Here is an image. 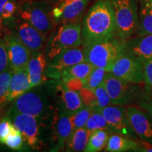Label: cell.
I'll use <instances>...</instances> for the list:
<instances>
[{"label":"cell","mask_w":152,"mask_h":152,"mask_svg":"<svg viewBox=\"0 0 152 152\" xmlns=\"http://www.w3.org/2000/svg\"><path fill=\"white\" fill-rule=\"evenodd\" d=\"M115 35L116 23L111 0H99L92 6L83 20L82 45L87 48L111 39Z\"/></svg>","instance_id":"cell-1"},{"label":"cell","mask_w":152,"mask_h":152,"mask_svg":"<svg viewBox=\"0 0 152 152\" xmlns=\"http://www.w3.org/2000/svg\"><path fill=\"white\" fill-rule=\"evenodd\" d=\"M125 41L115 37L85 48L86 49V61L95 67L103 68L111 72L114 63L125 53Z\"/></svg>","instance_id":"cell-2"},{"label":"cell","mask_w":152,"mask_h":152,"mask_svg":"<svg viewBox=\"0 0 152 152\" xmlns=\"http://www.w3.org/2000/svg\"><path fill=\"white\" fill-rule=\"evenodd\" d=\"M82 26L77 21L64 23L53 32L46 49L47 59L51 61L64 50L82 45Z\"/></svg>","instance_id":"cell-3"},{"label":"cell","mask_w":152,"mask_h":152,"mask_svg":"<svg viewBox=\"0 0 152 152\" xmlns=\"http://www.w3.org/2000/svg\"><path fill=\"white\" fill-rule=\"evenodd\" d=\"M115 13L117 35L126 41L137 34L139 15L136 0H111Z\"/></svg>","instance_id":"cell-4"},{"label":"cell","mask_w":152,"mask_h":152,"mask_svg":"<svg viewBox=\"0 0 152 152\" xmlns=\"http://www.w3.org/2000/svg\"><path fill=\"white\" fill-rule=\"evenodd\" d=\"M17 12L20 19L28 23L47 36L53 28L52 11L45 1H26L18 4Z\"/></svg>","instance_id":"cell-5"},{"label":"cell","mask_w":152,"mask_h":152,"mask_svg":"<svg viewBox=\"0 0 152 152\" xmlns=\"http://www.w3.org/2000/svg\"><path fill=\"white\" fill-rule=\"evenodd\" d=\"M104 84L109 93L112 104L125 106L138 99L142 91L139 84L129 83L119 78L111 72H108Z\"/></svg>","instance_id":"cell-6"},{"label":"cell","mask_w":152,"mask_h":152,"mask_svg":"<svg viewBox=\"0 0 152 152\" xmlns=\"http://www.w3.org/2000/svg\"><path fill=\"white\" fill-rule=\"evenodd\" d=\"M144 64L132 55L124 53L114 63L111 73L134 84L144 83Z\"/></svg>","instance_id":"cell-7"},{"label":"cell","mask_w":152,"mask_h":152,"mask_svg":"<svg viewBox=\"0 0 152 152\" xmlns=\"http://www.w3.org/2000/svg\"><path fill=\"white\" fill-rule=\"evenodd\" d=\"M83 61H86V49L84 47L68 49L49 61L46 68V76L60 79L64 68Z\"/></svg>","instance_id":"cell-8"},{"label":"cell","mask_w":152,"mask_h":152,"mask_svg":"<svg viewBox=\"0 0 152 152\" xmlns=\"http://www.w3.org/2000/svg\"><path fill=\"white\" fill-rule=\"evenodd\" d=\"M11 122L21 132L24 141L30 147L37 148L39 140V124L37 117L28 114L8 113Z\"/></svg>","instance_id":"cell-9"},{"label":"cell","mask_w":152,"mask_h":152,"mask_svg":"<svg viewBox=\"0 0 152 152\" xmlns=\"http://www.w3.org/2000/svg\"><path fill=\"white\" fill-rule=\"evenodd\" d=\"M103 113L112 132L128 137L135 138L134 132L127 115L126 108L123 106H109L99 110Z\"/></svg>","instance_id":"cell-10"},{"label":"cell","mask_w":152,"mask_h":152,"mask_svg":"<svg viewBox=\"0 0 152 152\" xmlns=\"http://www.w3.org/2000/svg\"><path fill=\"white\" fill-rule=\"evenodd\" d=\"M4 39L8 52L9 66L13 71L27 68L31 52L15 33L7 34Z\"/></svg>","instance_id":"cell-11"},{"label":"cell","mask_w":152,"mask_h":152,"mask_svg":"<svg viewBox=\"0 0 152 152\" xmlns=\"http://www.w3.org/2000/svg\"><path fill=\"white\" fill-rule=\"evenodd\" d=\"M127 115L137 136L152 144V116L148 112L134 106L126 108Z\"/></svg>","instance_id":"cell-12"},{"label":"cell","mask_w":152,"mask_h":152,"mask_svg":"<svg viewBox=\"0 0 152 152\" xmlns=\"http://www.w3.org/2000/svg\"><path fill=\"white\" fill-rule=\"evenodd\" d=\"M45 111V105L42 99L33 92H26L14 100L8 113L28 114L35 117H40Z\"/></svg>","instance_id":"cell-13"},{"label":"cell","mask_w":152,"mask_h":152,"mask_svg":"<svg viewBox=\"0 0 152 152\" xmlns=\"http://www.w3.org/2000/svg\"><path fill=\"white\" fill-rule=\"evenodd\" d=\"M73 131L71 115L62 111L56 114L52 122V140L55 143L53 151H61Z\"/></svg>","instance_id":"cell-14"},{"label":"cell","mask_w":152,"mask_h":152,"mask_svg":"<svg viewBox=\"0 0 152 152\" xmlns=\"http://www.w3.org/2000/svg\"><path fill=\"white\" fill-rule=\"evenodd\" d=\"M89 0H62L52 11L54 21H73L83 14Z\"/></svg>","instance_id":"cell-15"},{"label":"cell","mask_w":152,"mask_h":152,"mask_svg":"<svg viewBox=\"0 0 152 152\" xmlns=\"http://www.w3.org/2000/svg\"><path fill=\"white\" fill-rule=\"evenodd\" d=\"M15 34L31 53L40 51L46 40V36L22 19L17 24Z\"/></svg>","instance_id":"cell-16"},{"label":"cell","mask_w":152,"mask_h":152,"mask_svg":"<svg viewBox=\"0 0 152 152\" xmlns=\"http://www.w3.org/2000/svg\"><path fill=\"white\" fill-rule=\"evenodd\" d=\"M125 53L131 54L144 64L152 59V35H137L125 41Z\"/></svg>","instance_id":"cell-17"},{"label":"cell","mask_w":152,"mask_h":152,"mask_svg":"<svg viewBox=\"0 0 152 152\" xmlns=\"http://www.w3.org/2000/svg\"><path fill=\"white\" fill-rule=\"evenodd\" d=\"M47 59L44 54L33 52L28 61L27 69L32 87L42 84L46 81Z\"/></svg>","instance_id":"cell-18"},{"label":"cell","mask_w":152,"mask_h":152,"mask_svg":"<svg viewBox=\"0 0 152 152\" xmlns=\"http://www.w3.org/2000/svg\"><path fill=\"white\" fill-rule=\"evenodd\" d=\"M31 87L27 68L13 71L7 96V102L14 101L20 95L29 90Z\"/></svg>","instance_id":"cell-19"},{"label":"cell","mask_w":152,"mask_h":152,"mask_svg":"<svg viewBox=\"0 0 152 152\" xmlns=\"http://www.w3.org/2000/svg\"><path fill=\"white\" fill-rule=\"evenodd\" d=\"M57 90L59 94L63 111L70 115L76 113L85 106L82 102L79 93L68 90L63 83L57 86Z\"/></svg>","instance_id":"cell-20"},{"label":"cell","mask_w":152,"mask_h":152,"mask_svg":"<svg viewBox=\"0 0 152 152\" xmlns=\"http://www.w3.org/2000/svg\"><path fill=\"white\" fill-rule=\"evenodd\" d=\"M141 144L121 134H115L109 137L106 146V151L123 152L128 151H139Z\"/></svg>","instance_id":"cell-21"},{"label":"cell","mask_w":152,"mask_h":152,"mask_svg":"<svg viewBox=\"0 0 152 152\" xmlns=\"http://www.w3.org/2000/svg\"><path fill=\"white\" fill-rule=\"evenodd\" d=\"M94 67L95 66L90 62L83 61L64 68L61 73L62 83H64L71 77H77L81 79L85 84L89 75Z\"/></svg>","instance_id":"cell-22"},{"label":"cell","mask_w":152,"mask_h":152,"mask_svg":"<svg viewBox=\"0 0 152 152\" xmlns=\"http://www.w3.org/2000/svg\"><path fill=\"white\" fill-rule=\"evenodd\" d=\"M137 35H152V0H142Z\"/></svg>","instance_id":"cell-23"},{"label":"cell","mask_w":152,"mask_h":152,"mask_svg":"<svg viewBox=\"0 0 152 152\" xmlns=\"http://www.w3.org/2000/svg\"><path fill=\"white\" fill-rule=\"evenodd\" d=\"M91 133L85 128L74 130L66 143L67 151H84Z\"/></svg>","instance_id":"cell-24"},{"label":"cell","mask_w":152,"mask_h":152,"mask_svg":"<svg viewBox=\"0 0 152 152\" xmlns=\"http://www.w3.org/2000/svg\"><path fill=\"white\" fill-rule=\"evenodd\" d=\"M109 135L107 131L96 130L91 133L88 143L84 151L97 152L102 151L107 145Z\"/></svg>","instance_id":"cell-25"},{"label":"cell","mask_w":152,"mask_h":152,"mask_svg":"<svg viewBox=\"0 0 152 152\" xmlns=\"http://www.w3.org/2000/svg\"><path fill=\"white\" fill-rule=\"evenodd\" d=\"M84 128L90 133L96 130H102L107 131L109 133H113L105 117L99 110H94L87 120Z\"/></svg>","instance_id":"cell-26"},{"label":"cell","mask_w":152,"mask_h":152,"mask_svg":"<svg viewBox=\"0 0 152 152\" xmlns=\"http://www.w3.org/2000/svg\"><path fill=\"white\" fill-rule=\"evenodd\" d=\"M94 108L91 106H84L79 111L71 115V119L73 123V131L77 129L84 128L87 120L90 118L91 114L94 111Z\"/></svg>","instance_id":"cell-27"},{"label":"cell","mask_w":152,"mask_h":152,"mask_svg":"<svg viewBox=\"0 0 152 152\" xmlns=\"http://www.w3.org/2000/svg\"><path fill=\"white\" fill-rule=\"evenodd\" d=\"M108 72L103 68L94 67L89 75L85 87L94 91L95 89L104 82Z\"/></svg>","instance_id":"cell-28"},{"label":"cell","mask_w":152,"mask_h":152,"mask_svg":"<svg viewBox=\"0 0 152 152\" xmlns=\"http://www.w3.org/2000/svg\"><path fill=\"white\" fill-rule=\"evenodd\" d=\"M12 74L13 70L10 67L0 73V105L2 106L7 102V96Z\"/></svg>","instance_id":"cell-29"},{"label":"cell","mask_w":152,"mask_h":152,"mask_svg":"<svg viewBox=\"0 0 152 152\" xmlns=\"http://www.w3.org/2000/svg\"><path fill=\"white\" fill-rule=\"evenodd\" d=\"M24 139L21 132L17 129L13 124L10 134L6 139L4 144L7 145L9 149L18 151L23 147Z\"/></svg>","instance_id":"cell-30"},{"label":"cell","mask_w":152,"mask_h":152,"mask_svg":"<svg viewBox=\"0 0 152 152\" xmlns=\"http://www.w3.org/2000/svg\"><path fill=\"white\" fill-rule=\"evenodd\" d=\"M94 92L97 101V106L96 110H101L112 104L111 97L106 90L104 82L95 89Z\"/></svg>","instance_id":"cell-31"},{"label":"cell","mask_w":152,"mask_h":152,"mask_svg":"<svg viewBox=\"0 0 152 152\" xmlns=\"http://www.w3.org/2000/svg\"><path fill=\"white\" fill-rule=\"evenodd\" d=\"M18 3L17 0H8L4 7L2 11L3 25L9 23L14 18L15 14L17 13Z\"/></svg>","instance_id":"cell-32"},{"label":"cell","mask_w":152,"mask_h":152,"mask_svg":"<svg viewBox=\"0 0 152 152\" xmlns=\"http://www.w3.org/2000/svg\"><path fill=\"white\" fill-rule=\"evenodd\" d=\"M83 104L87 106H91V107L96 109L97 106V101L95 93L93 90L84 87L78 92Z\"/></svg>","instance_id":"cell-33"},{"label":"cell","mask_w":152,"mask_h":152,"mask_svg":"<svg viewBox=\"0 0 152 152\" xmlns=\"http://www.w3.org/2000/svg\"><path fill=\"white\" fill-rule=\"evenodd\" d=\"M12 126L13 123L8 115L0 118V144H4L6 139L10 134Z\"/></svg>","instance_id":"cell-34"},{"label":"cell","mask_w":152,"mask_h":152,"mask_svg":"<svg viewBox=\"0 0 152 152\" xmlns=\"http://www.w3.org/2000/svg\"><path fill=\"white\" fill-rule=\"evenodd\" d=\"M138 105L152 116V90L142 92L137 99Z\"/></svg>","instance_id":"cell-35"},{"label":"cell","mask_w":152,"mask_h":152,"mask_svg":"<svg viewBox=\"0 0 152 152\" xmlns=\"http://www.w3.org/2000/svg\"><path fill=\"white\" fill-rule=\"evenodd\" d=\"M10 67L7 52V45L4 39L0 37V73Z\"/></svg>","instance_id":"cell-36"},{"label":"cell","mask_w":152,"mask_h":152,"mask_svg":"<svg viewBox=\"0 0 152 152\" xmlns=\"http://www.w3.org/2000/svg\"><path fill=\"white\" fill-rule=\"evenodd\" d=\"M63 83L65 85V86L68 90L77 92H79L85 87L83 81L81 79L77 78V77H71V78L68 79V80Z\"/></svg>","instance_id":"cell-37"},{"label":"cell","mask_w":152,"mask_h":152,"mask_svg":"<svg viewBox=\"0 0 152 152\" xmlns=\"http://www.w3.org/2000/svg\"><path fill=\"white\" fill-rule=\"evenodd\" d=\"M144 83L152 88V59L144 64Z\"/></svg>","instance_id":"cell-38"},{"label":"cell","mask_w":152,"mask_h":152,"mask_svg":"<svg viewBox=\"0 0 152 152\" xmlns=\"http://www.w3.org/2000/svg\"><path fill=\"white\" fill-rule=\"evenodd\" d=\"M8 0H0V28H3V20H2V11L4 7Z\"/></svg>","instance_id":"cell-39"},{"label":"cell","mask_w":152,"mask_h":152,"mask_svg":"<svg viewBox=\"0 0 152 152\" xmlns=\"http://www.w3.org/2000/svg\"><path fill=\"white\" fill-rule=\"evenodd\" d=\"M1 108H2V106L0 105V115H1ZM0 118H1V117H0Z\"/></svg>","instance_id":"cell-40"}]
</instances>
